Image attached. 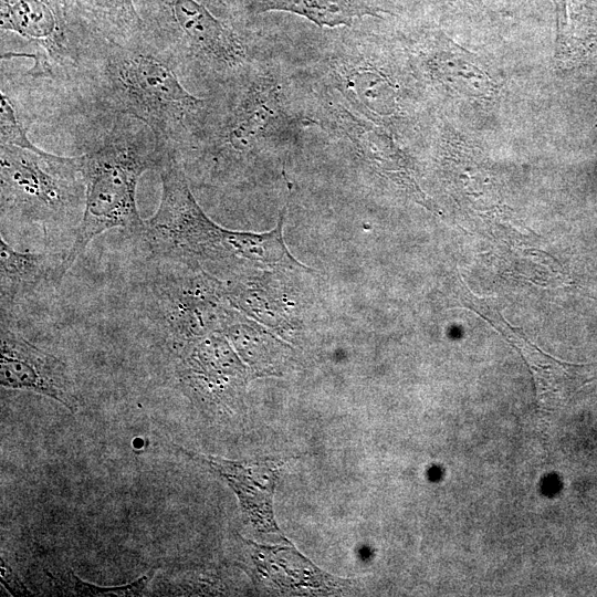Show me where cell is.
<instances>
[{
    "instance_id": "6da1fadb",
    "label": "cell",
    "mask_w": 597,
    "mask_h": 597,
    "mask_svg": "<svg viewBox=\"0 0 597 597\" xmlns=\"http://www.w3.org/2000/svg\"><path fill=\"white\" fill-rule=\"evenodd\" d=\"M207 98L200 133L179 159L188 178L244 181L270 158H282L314 126L303 71H290L259 49Z\"/></svg>"
},
{
    "instance_id": "7a4b0ae2",
    "label": "cell",
    "mask_w": 597,
    "mask_h": 597,
    "mask_svg": "<svg viewBox=\"0 0 597 597\" xmlns=\"http://www.w3.org/2000/svg\"><path fill=\"white\" fill-rule=\"evenodd\" d=\"M78 117L123 114L146 124L180 159L195 144L208 98L191 94L172 62L144 32L127 42L103 39L76 85Z\"/></svg>"
},
{
    "instance_id": "3957f363",
    "label": "cell",
    "mask_w": 597,
    "mask_h": 597,
    "mask_svg": "<svg viewBox=\"0 0 597 597\" xmlns=\"http://www.w3.org/2000/svg\"><path fill=\"white\" fill-rule=\"evenodd\" d=\"M85 185V207L73 242L63 260V275L88 243L107 230L142 237L145 221L136 205L140 176L158 170L172 153L142 121L123 114H95L76 119Z\"/></svg>"
},
{
    "instance_id": "277c9868",
    "label": "cell",
    "mask_w": 597,
    "mask_h": 597,
    "mask_svg": "<svg viewBox=\"0 0 597 597\" xmlns=\"http://www.w3.org/2000/svg\"><path fill=\"white\" fill-rule=\"evenodd\" d=\"M161 195L156 212L145 221L142 237L156 259L240 268L264 260L269 240L229 231L211 221L197 203L186 171L175 154L157 170Z\"/></svg>"
},
{
    "instance_id": "5b68a950",
    "label": "cell",
    "mask_w": 597,
    "mask_h": 597,
    "mask_svg": "<svg viewBox=\"0 0 597 597\" xmlns=\"http://www.w3.org/2000/svg\"><path fill=\"white\" fill-rule=\"evenodd\" d=\"M0 189L2 223L75 234L85 207L78 156L0 144Z\"/></svg>"
},
{
    "instance_id": "8992f818",
    "label": "cell",
    "mask_w": 597,
    "mask_h": 597,
    "mask_svg": "<svg viewBox=\"0 0 597 597\" xmlns=\"http://www.w3.org/2000/svg\"><path fill=\"white\" fill-rule=\"evenodd\" d=\"M144 33L175 65L180 77L208 92L241 70L252 48L231 25L197 0H147Z\"/></svg>"
},
{
    "instance_id": "52a82bcc",
    "label": "cell",
    "mask_w": 597,
    "mask_h": 597,
    "mask_svg": "<svg viewBox=\"0 0 597 597\" xmlns=\"http://www.w3.org/2000/svg\"><path fill=\"white\" fill-rule=\"evenodd\" d=\"M380 48L357 34L315 48L308 78L356 115L390 130L401 114L399 86Z\"/></svg>"
},
{
    "instance_id": "ba28073f",
    "label": "cell",
    "mask_w": 597,
    "mask_h": 597,
    "mask_svg": "<svg viewBox=\"0 0 597 597\" xmlns=\"http://www.w3.org/2000/svg\"><path fill=\"white\" fill-rule=\"evenodd\" d=\"M154 283L164 327L171 349L213 331H220L227 310L221 305L224 285L201 266L169 259Z\"/></svg>"
},
{
    "instance_id": "9c48e42d",
    "label": "cell",
    "mask_w": 597,
    "mask_h": 597,
    "mask_svg": "<svg viewBox=\"0 0 597 597\" xmlns=\"http://www.w3.org/2000/svg\"><path fill=\"white\" fill-rule=\"evenodd\" d=\"M0 385L52 398L76 412L80 407L66 364L1 322Z\"/></svg>"
},
{
    "instance_id": "30bf717a",
    "label": "cell",
    "mask_w": 597,
    "mask_h": 597,
    "mask_svg": "<svg viewBox=\"0 0 597 597\" xmlns=\"http://www.w3.org/2000/svg\"><path fill=\"white\" fill-rule=\"evenodd\" d=\"M182 386L199 400L229 402L244 385L245 373L221 331L174 348Z\"/></svg>"
},
{
    "instance_id": "8fae6325",
    "label": "cell",
    "mask_w": 597,
    "mask_h": 597,
    "mask_svg": "<svg viewBox=\"0 0 597 597\" xmlns=\"http://www.w3.org/2000/svg\"><path fill=\"white\" fill-rule=\"evenodd\" d=\"M221 476L239 499L241 510L255 530L281 534L273 512V498L280 471L287 459L232 461L213 455L189 453Z\"/></svg>"
},
{
    "instance_id": "7c38bea8",
    "label": "cell",
    "mask_w": 597,
    "mask_h": 597,
    "mask_svg": "<svg viewBox=\"0 0 597 597\" xmlns=\"http://www.w3.org/2000/svg\"><path fill=\"white\" fill-rule=\"evenodd\" d=\"M253 565V575L281 590L337 591L349 582L334 577L313 565L294 547L265 546L241 538Z\"/></svg>"
},
{
    "instance_id": "4fadbf2b",
    "label": "cell",
    "mask_w": 597,
    "mask_h": 597,
    "mask_svg": "<svg viewBox=\"0 0 597 597\" xmlns=\"http://www.w3.org/2000/svg\"><path fill=\"white\" fill-rule=\"evenodd\" d=\"M65 254L20 252L0 238L1 306L31 295L41 286L61 281Z\"/></svg>"
},
{
    "instance_id": "5bb4252c",
    "label": "cell",
    "mask_w": 597,
    "mask_h": 597,
    "mask_svg": "<svg viewBox=\"0 0 597 597\" xmlns=\"http://www.w3.org/2000/svg\"><path fill=\"white\" fill-rule=\"evenodd\" d=\"M248 9L255 13H295L321 28L352 25L355 20L365 15L389 11L385 0H253Z\"/></svg>"
},
{
    "instance_id": "9a60e30c",
    "label": "cell",
    "mask_w": 597,
    "mask_h": 597,
    "mask_svg": "<svg viewBox=\"0 0 597 597\" xmlns=\"http://www.w3.org/2000/svg\"><path fill=\"white\" fill-rule=\"evenodd\" d=\"M84 17L105 39L127 42L144 32L133 0H75Z\"/></svg>"
},
{
    "instance_id": "2e32d148",
    "label": "cell",
    "mask_w": 597,
    "mask_h": 597,
    "mask_svg": "<svg viewBox=\"0 0 597 597\" xmlns=\"http://www.w3.org/2000/svg\"><path fill=\"white\" fill-rule=\"evenodd\" d=\"M154 573V570H150L135 582L124 586L101 587L83 582L78 579L72 572H69L66 574L69 576V580L62 576L63 580L60 582L59 586H67L69 588L63 589L62 593L76 596H139L147 586L148 582L151 579Z\"/></svg>"
},
{
    "instance_id": "e0dca14e",
    "label": "cell",
    "mask_w": 597,
    "mask_h": 597,
    "mask_svg": "<svg viewBox=\"0 0 597 597\" xmlns=\"http://www.w3.org/2000/svg\"><path fill=\"white\" fill-rule=\"evenodd\" d=\"M1 578L4 586L14 595H30L31 593L13 576V572L1 559Z\"/></svg>"
}]
</instances>
